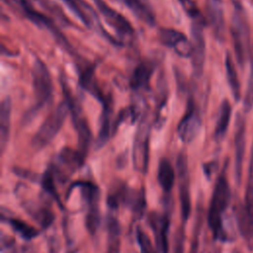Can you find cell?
<instances>
[{
	"instance_id": "d4e9b609",
	"label": "cell",
	"mask_w": 253,
	"mask_h": 253,
	"mask_svg": "<svg viewBox=\"0 0 253 253\" xmlns=\"http://www.w3.org/2000/svg\"><path fill=\"white\" fill-rule=\"evenodd\" d=\"M108 253H120L121 227L116 217L108 218Z\"/></svg>"
},
{
	"instance_id": "7a4b0ae2",
	"label": "cell",
	"mask_w": 253,
	"mask_h": 253,
	"mask_svg": "<svg viewBox=\"0 0 253 253\" xmlns=\"http://www.w3.org/2000/svg\"><path fill=\"white\" fill-rule=\"evenodd\" d=\"M230 199V191L227 180L221 174L214 185L210 209L208 213V223L215 238L222 239L224 236L222 227V213L226 210Z\"/></svg>"
},
{
	"instance_id": "ba28073f",
	"label": "cell",
	"mask_w": 253,
	"mask_h": 253,
	"mask_svg": "<svg viewBox=\"0 0 253 253\" xmlns=\"http://www.w3.org/2000/svg\"><path fill=\"white\" fill-rule=\"evenodd\" d=\"M106 23L118 34L121 40H129L133 37V29L130 23L119 12L110 7L104 0H92Z\"/></svg>"
},
{
	"instance_id": "52a82bcc",
	"label": "cell",
	"mask_w": 253,
	"mask_h": 253,
	"mask_svg": "<svg viewBox=\"0 0 253 253\" xmlns=\"http://www.w3.org/2000/svg\"><path fill=\"white\" fill-rule=\"evenodd\" d=\"M204 18L192 21V52L190 57L192 59L193 71L197 77H200L203 74L206 59V41L204 36Z\"/></svg>"
},
{
	"instance_id": "5bb4252c",
	"label": "cell",
	"mask_w": 253,
	"mask_h": 253,
	"mask_svg": "<svg viewBox=\"0 0 253 253\" xmlns=\"http://www.w3.org/2000/svg\"><path fill=\"white\" fill-rule=\"evenodd\" d=\"M148 222L152 228L156 247L159 253H168V230H169V218L166 214H160L153 212L148 217Z\"/></svg>"
},
{
	"instance_id": "9c48e42d",
	"label": "cell",
	"mask_w": 253,
	"mask_h": 253,
	"mask_svg": "<svg viewBox=\"0 0 253 253\" xmlns=\"http://www.w3.org/2000/svg\"><path fill=\"white\" fill-rule=\"evenodd\" d=\"M177 172L179 180V198L181 205V216L186 222L191 211L190 199V178L188 170V160L184 152H181L177 158Z\"/></svg>"
},
{
	"instance_id": "d6986e66",
	"label": "cell",
	"mask_w": 253,
	"mask_h": 253,
	"mask_svg": "<svg viewBox=\"0 0 253 253\" xmlns=\"http://www.w3.org/2000/svg\"><path fill=\"white\" fill-rule=\"evenodd\" d=\"M11 114H12V102L11 98L6 96L1 103L0 108V146L1 151L5 150L10 136L11 128Z\"/></svg>"
},
{
	"instance_id": "8fae6325",
	"label": "cell",
	"mask_w": 253,
	"mask_h": 253,
	"mask_svg": "<svg viewBox=\"0 0 253 253\" xmlns=\"http://www.w3.org/2000/svg\"><path fill=\"white\" fill-rule=\"evenodd\" d=\"M83 162L84 159L77 150L65 147L57 154L55 162L50 170L53 175L59 178H64L67 176L66 173L72 174L83 164Z\"/></svg>"
},
{
	"instance_id": "4dcf8cb0",
	"label": "cell",
	"mask_w": 253,
	"mask_h": 253,
	"mask_svg": "<svg viewBox=\"0 0 253 253\" xmlns=\"http://www.w3.org/2000/svg\"><path fill=\"white\" fill-rule=\"evenodd\" d=\"M185 248V232L183 228H179L175 235L173 253H184Z\"/></svg>"
},
{
	"instance_id": "f546056e",
	"label": "cell",
	"mask_w": 253,
	"mask_h": 253,
	"mask_svg": "<svg viewBox=\"0 0 253 253\" xmlns=\"http://www.w3.org/2000/svg\"><path fill=\"white\" fill-rule=\"evenodd\" d=\"M247 201L250 210L253 208V145L251 148V158L249 165V178H248V189H247Z\"/></svg>"
},
{
	"instance_id": "83f0119b",
	"label": "cell",
	"mask_w": 253,
	"mask_h": 253,
	"mask_svg": "<svg viewBox=\"0 0 253 253\" xmlns=\"http://www.w3.org/2000/svg\"><path fill=\"white\" fill-rule=\"evenodd\" d=\"M70 10L71 12L88 28H91L93 23L92 20L88 17V15L84 12V10H82L79 6V4L74 1V0H61Z\"/></svg>"
},
{
	"instance_id": "6da1fadb",
	"label": "cell",
	"mask_w": 253,
	"mask_h": 253,
	"mask_svg": "<svg viewBox=\"0 0 253 253\" xmlns=\"http://www.w3.org/2000/svg\"><path fill=\"white\" fill-rule=\"evenodd\" d=\"M33 89L35 94V104L26 113L24 117L25 123L32 121L46 104L51 101L52 97V81L46 65L41 60L37 59L32 68Z\"/></svg>"
},
{
	"instance_id": "4316f807",
	"label": "cell",
	"mask_w": 253,
	"mask_h": 253,
	"mask_svg": "<svg viewBox=\"0 0 253 253\" xmlns=\"http://www.w3.org/2000/svg\"><path fill=\"white\" fill-rule=\"evenodd\" d=\"M253 107V46L250 53V71L249 78L243 99V108L245 112H249Z\"/></svg>"
},
{
	"instance_id": "484cf974",
	"label": "cell",
	"mask_w": 253,
	"mask_h": 253,
	"mask_svg": "<svg viewBox=\"0 0 253 253\" xmlns=\"http://www.w3.org/2000/svg\"><path fill=\"white\" fill-rule=\"evenodd\" d=\"M6 220L7 223H9V225L13 228V230L26 240H32L39 234V231L36 228L21 219L7 216Z\"/></svg>"
},
{
	"instance_id": "e0dca14e",
	"label": "cell",
	"mask_w": 253,
	"mask_h": 253,
	"mask_svg": "<svg viewBox=\"0 0 253 253\" xmlns=\"http://www.w3.org/2000/svg\"><path fill=\"white\" fill-rule=\"evenodd\" d=\"M102 115L100 120V128L98 132V136L96 139V147L101 148L103 147L110 139L113 131L115 128L112 126L111 124V116H112V105L108 99H105L102 102Z\"/></svg>"
},
{
	"instance_id": "7402d4cb",
	"label": "cell",
	"mask_w": 253,
	"mask_h": 253,
	"mask_svg": "<svg viewBox=\"0 0 253 253\" xmlns=\"http://www.w3.org/2000/svg\"><path fill=\"white\" fill-rule=\"evenodd\" d=\"M79 84L84 90H86L92 96L97 98L101 103L105 100V98H104V96H103V94H102V92H101V90H100V88H99V86L96 82L93 66L86 67L80 72Z\"/></svg>"
},
{
	"instance_id": "30bf717a",
	"label": "cell",
	"mask_w": 253,
	"mask_h": 253,
	"mask_svg": "<svg viewBox=\"0 0 253 253\" xmlns=\"http://www.w3.org/2000/svg\"><path fill=\"white\" fill-rule=\"evenodd\" d=\"M201 126H202L201 115L195 103L193 102V100H191L189 101L188 108L184 117L182 118V120L178 125L177 133L183 142L189 143L196 138V136L200 131Z\"/></svg>"
},
{
	"instance_id": "7c38bea8",
	"label": "cell",
	"mask_w": 253,
	"mask_h": 253,
	"mask_svg": "<svg viewBox=\"0 0 253 253\" xmlns=\"http://www.w3.org/2000/svg\"><path fill=\"white\" fill-rule=\"evenodd\" d=\"M159 41L162 44L173 48L179 56H191L192 43L184 34L172 29H161L159 31Z\"/></svg>"
},
{
	"instance_id": "4fadbf2b",
	"label": "cell",
	"mask_w": 253,
	"mask_h": 253,
	"mask_svg": "<svg viewBox=\"0 0 253 253\" xmlns=\"http://www.w3.org/2000/svg\"><path fill=\"white\" fill-rule=\"evenodd\" d=\"M209 24L214 38L218 42H223L225 36L224 9L221 0H207L206 4Z\"/></svg>"
},
{
	"instance_id": "8992f818",
	"label": "cell",
	"mask_w": 253,
	"mask_h": 253,
	"mask_svg": "<svg viewBox=\"0 0 253 253\" xmlns=\"http://www.w3.org/2000/svg\"><path fill=\"white\" fill-rule=\"evenodd\" d=\"M7 5H9L13 10L22 14L24 17L29 19L32 23L37 25L40 28H44L48 30L57 41L59 44L63 47L69 49V44L63 35L58 31V29L54 26L51 20L45 17L43 14L38 12L33 5L28 0H3Z\"/></svg>"
},
{
	"instance_id": "ac0fdd59",
	"label": "cell",
	"mask_w": 253,
	"mask_h": 253,
	"mask_svg": "<svg viewBox=\"0 0 253 253\" xmlns=\"http://www.w3.org/2000/svg\"><path fill=\"white\" fill-rule=\"evenodd\" d=\"M126 6L131 13L146 25L155 26V14L148 0H124Z\"/></svg>"
},
{
	"instance_id": "ffe728a7",
	"label": "cell",
	"mask_w": 253,
	"mask_h": 253,
	"mask_svg": "<svg viewBox=\"0 0 253 253\" xmlns=\"http://www.w3.org/2000/svg\"><path fill=\"white\" fill-rule=\"evenodd\" d=\"M72 121L76 128L78 137V148L76 150L85 160L91 142V130L86 119L83 117V114L72 119Z\"/></svg>"
},
{
	"instance_id": "5b68a950",
	"label": "cell",
	"mask_w": 253,
	"mask_h": 253,
	"mask_svg": "<svg viewBox=\"0 0 253 253\" xmlns=\"http://www.w3.org/2000/svg\"><path fill=\"white\" fill-rule=\"evenodd\" d=\"M230 32L237 63L241 67H243L251 51L249 45L248 23L246 21V17L242 11V8H235L231 20Z\"/></svg>"
},
{
	"instance_id": "f1b7e54d",
	"label": "cell",
	"mask_w": 253,
	"mask_h": 253,
	"mask_svg": "<svg viewBox=\"0 0 253 253\" xmlns=\"http://www.w3.org/2000/svg\"><path fill=\"white\" fill-rule=\"evenodd\" d=\"M135 236H136V241L141 253H156L149 236L139 227H137L136 229Z\"/></svg>"
},
{
	"instance_id": "2e32d148",
	"label": "cell",
	"mask_w": 253,
	"mask_h": 253,
	"mask_svg": "<svg viewBox=\"0 0 253 253\" xmlns=\"http://www.w3.org/2000/svg\"><path fill=\"white\" fill-rule=\"evenodd\" d=\"M153 69L154 67L150 62H141L133 70L130 78V86L136 95L140 96L141 93L148 89Z\"/></svg>"
},
{
	"instance_id": "cb8c5ba5",
	"label": "cell",
	"mask_w": 253,
	"mask_h": 253,
	"mask_svg": "<svg viewBox=\"0 0 253 253\" xmlns=\"http://www.w3.org/2000/svg\"><path fill=\"white\" fill-rule=\"evenodd\" d=\"M225 74H226V79L228 86L230 88L231 94L236 102L240 100L241 97V91H240V82L238 78V74L235 68V65L233 63V60L231 58V55L229 53L226 54L225 56Z\"/></svg>"
},
{
	"instance_id": "44dd1931",
	"label": "cell",
	"mask_w": 253,
	"mask_h": 253,
	"mask_svg": "<svg viewBox=\"0 0 253 253\" xmlns=\"http://www.w3.org/2000/svg\"><path fill=\"white\" fill-rule=\"evenodd\" d=\"M230 118H231V105L228 100L224 99L220 104L215 127H214V138L217 141L222 140L224 135L226 134Z\"/></svg>"
},
{
	"instance_id": "1f68e13d",
	"label": "cell",
	"mask_w": 253,
	"mask_h": 253,
	"mask_svg": "<svg viewBox=\"0 0 253 253\" xmlns=\"http://www.w3.org/2000/svg\"><path fill=\"white\" fill-rule=\"evenodd\" d=\"M252 1H253V0H252Z\"/></svg>"
},
{
	"instance_id": "3957f363",
	"label": "cell",
	"mask_w": 253,
	"mask_h": 253,
	"mask_svg": "<svg viewBox=\"0 0 253 253\" xmlns=\"http://www.w3.org/2000/svg\"><path fill=\"white\" fill-rule=\"evenodd\" d=\"M69 113L68 105L65 101L61 102L56 109L45 119L32 139V146L41 150L45 147L59 132L66 117Z\"/></svg>"
},
{
	"instance_id": "277c9868",
	"label": "cell",
	"mask_w": 253,
	"mask_h": 253,
	"mask_svg": "<svg viewBox=\"0 0 253 253\" xmlns=\"http://www.w3.org/2000/svg\"><path fill=\"white\" fill-rule=\"evenodd\" d=\"M150 120L147 113H143L136 131L133 137L132 143V163L134 169L145 174L148 168L149 161V139H150Z\"/></svg>"
},
{
	"instance_id": "603a6c76",
	"label": "cell",
	"mask_w": 253,
	"mask_h": 253,
	"mask_svg": "<svg viewBox=\"0 0 253 253\" xmlns=\"http://www.w3.org/2000/svg\"><path fill=\"white\" fill-rule=\"evenodd\" d=\"M157 180L164 192L169 193L172 190L175 181V172L171 162L167 158H163L159 162Z\"/></svg>"
},
{
	"instance_id": "9a60e30c",
	"label": "cell",
	"mask_w": 253,
	"mask_h": 253,
	"mask_svg": "<svg viewBox=\"0 0 253 253\" xmlns=\"http://www.w3.org/2000/svg\"><path fill=\"white\" fill-rule=\"evenodd\" d=\"M234 147H235V173L236 179L239 181L241 175L242 161L245 152V120L238 114L236 117L235 124V136H234Z\"/></svg>"
}]
</instances>
